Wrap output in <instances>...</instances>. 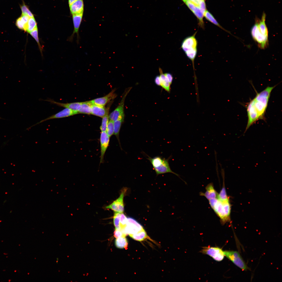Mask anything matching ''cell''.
<instances>
[{"instance_id": "6da1fadb", "label": "cell", "mask_w": 282, "mask_h": 282, "mask_svg": "<svg viewBox=\"0 0 282 282\" xmlns=\"http://www.w3.org/2000/svg\"><path fill=\"white\" fill-rule=\"evenodd\" d=\"M275 85L268 86L260 92L257 93L246 106L248 120L245 133L249 127L260 120H265V115L271 94Z\"/></svg>"}, {"instance_id": "7a4b0ae2", "label": "cell", "mask_w": 282, "mask_h": 282, "mask_svg": "<svg viewBox=\"0 0 282 282\" xmlns=\"http://www.w3.org/2000/svg\"><path fill=\"white\" fill-rule=\"evenodd\" d=\"M266 15L263 12L261 19L256 17L255 23L251 28V33L253 39L261 49L267 48L269 45L268 31L265 21Z\"/></svg>"}, {"instance_id": "3957f363", "label": "cell", "mask_w": 282, "mask_h": 282, "mask_svg": "<svg viewBox=\"0 0 282 282\" xmlns=\"http://www.w3.org/2000/svg\"><path fill=\"white\" fill-rule=\"evenodd\" d=\"M209 201L211 208L220 218L221 224H224L230 221L231 205L229 199L221 201L215 198Z\"/></svg>"}, {"instance_id": "277c9868", "label": "cell", "mask_w": 282, "mask_h": 282, "mask_svg": "<svg viewBox=\"0 0 282 282\" xmlns=\"http://www.w3.org/2000/svg\"><path fill=\"white\" fill-rule=\"evenodd\" d=\"M197 32L185 38L183 41L181 48L187 57L192 62L194 69V60L197 53V41L195 37Z\"/></svg>"}, {"instance_id": "5b68a950", "label": "cell", "mask_w": 282, "mask_h": 282, "mask_svg": "<svg viewBox=\"0 0 282 282\" xmlns=\"http://www.w3.org/2000/svg\"><path fill=\"white\" fill-rule=\"evenodd\" d=\"M225 256L235 265L243 271H246L249 268L243 260L239 253L237 251H224Z\"/></svg>"}, {"instance_id": "8992f818", "label": "cell", "mask_w": 282, "mask_h": 282, "mask_svg": "<svg viewBox=\"0 0 282 282\" xmlns=\"http://www.w3.org/2000/svg\"><path fill=\"white\" fill-rule=\"evenodd\" d=\"M202 254L208 255L217 261H222L224 258V251L217 247H204L200 251Z\"/></svg>"}, {"instance_id": "52a82bcc", "label": "cell", "mask_w": 282, "mask_h": 282, "mask_svg": "<svg viewBox=\"0 0 282 282\" xmlns=\"http://www.w3.org/2000/svg\"><path fill=\"white\" fill-rule=\"evenodd\" d=\"M127 189L124 188L119 197L111 204L105 207L106 209H110L115 212L121 213L124 211V198Z\"/></svg>"}, {"instance_id": "ba28073f", "label": "cell", "mask_w": 282, "mask_h": 282, "mask_svg": "<svg viewBox=\"0 0 282 282\" xmlns=\"http://www.w3.org/2000/svg\"><path fill=\"white\" fill-rule=\"evenodd\" d=\"M131 89V87H129L126 90L119 104L109 115L110 120L114 121L118 119L121 116L124 115V108L125 100Z\"/></svg>"}, {"instance_id": "9c48e42d", "label": "cell", "mask_w": 282, "mask_h": 282, "mask_svg": "<svg viewBox=\"0 0 282 282\" xmlns=\"http://www.w3.org/2000/svg\"><path fill=\"white\" fill-rule=\"evenodd\" d=\"M142 226L136 220L131 217L127 218V222L124 230L129 235L136 234L142 230Z\"/></svg>"}, {"instance_id": "30bf717a", "label": "cell", "mask_w": 282, "mask_h": 282, "mask_svg": "<svg viewBox=\"0 0 282 282\" xmlns=\"http://www.w3.org/2000/svg\"><path fill=\"white\" fill-rule=\"evenodd\" d=\"M185 3L196 17L198 20L199 26L200 27L204 29V25L203 20L204 12L199 7L195 5L188 0H186Z\"/></svg>"}, {"instance_id": "8fae6325", "label": "cell", "mask_w": 282, "mask_h": 282, "mask_svg": "<svg viewBox=\"0 0 282 282\" xmlns=\"http://www.w3.org/2000/svg\"><path fill=\"white\" fill-rule=\"evenodd\" d=\"M79 114L78 112L68 108H65L57 113L52 115L33 125L30 127L38 124L49 120L63 118L73 116Z\"/></svg>"}, {"instance_id": "7c38bea8", "label": "cell", "mask_w": 282, "mask_h": 282, "mask_svg": "<svg viewBox=\"0 0 282 282\" xmlns=\"http://www.w3.org/2000/svg\"><path fill=\"white\" fill-rule=\"evenodd\" d=\"M171 157L170 156L167 159L165 158L163 161L160 165L157 167L153 168L157 175L160 174L170 173L179 177V175L172 171L170 168L169 160Z\"/></svg>"}, {"instance_id": "4fadbf2b", "label": "cell", "mask_w": 282, "mask_h": 282, "mask_svg": "<svg viewBox=\"0 0 282 282\" xmlns=\"http://www.w3.org/2000/svg\"><path fill=\"white\" fill-rule=\"evenodd\" d=\"M109 137L106 132H101L100 137L101 145L100 163L103 162L104 156L109 144Z\"/></svg>"}, {"instance_id": "5bb4252c", "label": "cell", "mask_w": 282, "mask_h": 282, "mask_svg": "<svg viewBox=\"0 0 282 282\" xmlns=\"http://www.w3.org/2000/svg\"><path fill=\"white\" fill-rule=\"evenodd\" d=\"M115 91V90H113L106 96L94 99L90 101L92 104L104 106L111 100L115 97L116 96L114 93Z\"/></svg>"}, {"instance_id": "9a60e30c", "label": "cell", "mask_w": 282, "mask_h": 282, "mask_svg": "<svg viewBox=\"0 0 282 282\" xmlns=\"http://www.w3.org/2000/svg\"><path fill=\"white\" fill-rule=\"evenodd\" d=\"M83 13L78 14L72 15V19L74 26V30L71 38H73L74 34H76L77 36V42L79 39V30L82 21Z\"/></svg>"}, {"instance_id": "2e32d148", "label": "cell", "mask_w": 282, "mask_h": 282, "mask_svg": "<svg viewBox=\"0 0 282 282\" xmlns=\"http://www.w3.org/2000/svg\"><path fill=\"white\" fill-rule=\"evenodd\" d=\"M44 101L49 102L52 104H56L59 106L65 108L70 109L76 111L78 112L82 103V102H75L66 103H62L56 102L50 99H48Z\"/></svg>"}, {"instance_id": "e0dca14e", "label": "cell", "mask_w": 282, "mask_h": 282, "mask_svg": "<svg viewBox=\"0 0 282 282\" xmlns=\"http://www.w3.org/2000/svg\"><path fill=\"white\" fill-rule=\"evenodd\" d=\"M71 13L73 15L80 14L84 13L83 0H77L69 5Z\"/></svg>"}, {"instance_id": "ac0fdd59", "label": "cell", "mask_w": 282, "mask_h": 282, "mask_svg": "<svg viewBox=\"0 0 282 282\" xmlns=\"http://www.w3.org/2000/svg\"><path fill=\"white\" fill-rule=\"evenodd\" d=\"M205 189V192H201V195L204 196L208 200L217 198L218 193L214 189L213 184L210 183L208 184L206 187Z\"/></svg>"}, {"instance_id": "d6986e66", "label": "cell", "mask_w": 282, "mask_h": 282, "mask_svg": "<svg viewBox=\"0 0 282 282\" xmlns=\"http://www.w3.org/2000/svg\"><path fill=\"white\" fill-rule=\"evenodd\" d=\"M107 110L104 106L92 103L91 114L102 118L105 114Z\"/></svg>"}, {"instance_id": "ffe728a7", "label": "cell", "mask_w": 282, "mask_h": 282, "mask_svg": "<svg viewBox=\"0 0 282 282\" xmlns=\"http://www.w3.org/2000/svg\"><path fill=\"white\" fill-rule=\"evenodd\" d=\"M159 76L161 86L168 92H170L171 90L170 84L164 74H163L162 69L159 68Z\"/></svg>"}, {"instance_id": "44dd1931", "label": "cell", "mask_w": 282, "mask_h": 282, "mask_svg": "<svg viewBox=\"0 0 282 282\" xmlns=\"http://www.w3.org/2000/svg\"><path fill=\"white\" fill-rule=\"evenodd\" d=\"M204 17L205 19L214 25L220 28L221 29L224 30L226 32L229 33L230 34L232 35L229 31L226 30L218 22V21L214 18L212 14L211 13L207 10H206L205 11L204 15Z\"/></svg>"}, {"instance_id": "7402d4cb", "label": "cell", "mask_w": 282, "mask_h": 282, "mask_svg": "<svg viewBox=\"0 0 282 282\" xmlns=\"http://www.w3.org/2000/svg\"><path fill=\"white\" fill-rule=\"evenodd\" d=\"M91 105L92 103L90 101L82 102L78 111L79 113L91 114Z\"/></svg>"}, {"instance_id": "603a6c76", "label": "cell", "mask_w": 282, "mask_h": 282, "mask_svg": "<svg viewBox=\"0 0 282 282\" xmlns=\"http://www.w3.org/2000/svg\"><path fill=\"white\" fill-rule=\"evenodd\" d=\"M124 115L121 116L118 119L114 122V134L119 140V133L121 125L124 122Z\"/></svg>"}, {"instance_id": "cb8c5ba5", "label": "cell", "mask_w": 282, "mask_h": 282, "mask_svg": "<svg viewBox=\"0 0 282 282\" xmlns=\"http://www.w3.org/2000/svg\"><path fill=\"white\" fill-rule=\"evenodd\" d=\"M115 245L118 248H126L128 245L127 239L125 237L116 238L115 241Z\"/></svg>"}, {"instance_id": "d4e9b609", "label": "cell", "mask_w": 282, "mask_h": 282, "mask_svg": "<svg viewBox=\"0 0 282 282\" xmlns=\"http://www.w3.org/2000/svg\"><path fill=\"white\" fill-rule=\"evenodd\" d=\"M129 236L134 239L139 241L144 240L147 236L146 231L144 229L138 233Z\"/></svg>"}, {"instance_id": "484cf974", "label": "cell", "mask_w": 282, "mask_h": 282, "mask_svg": "<svg viewBox=\"0 0 282 282\" xmlns=\"http://www.w3.org/2000/svg\"><path fill=\"white\" fill-rule=\"evenodd\" d=\"M110 106L107 108V111L105 114L102 118V124L100 127V129L101 132H106L107 125L109 122V115H108Z\"/></svg>"}, {"instance_id": "4316f807", "label": "cell", "mask_w": 282, "mask_h": 282, "mask_svg": "<svg viewBox=\"0 0 282 282\" xmlns=\"http://www.w3.org/2000/svg\"><path fill=\"white\" fill-rule=\"evenodd\" d=\"M37 27V23L34 17H30L26 25V31L29 33Z\"/></svg>"}, {"instance_id": "83f0119b", "label": "cell", "mask_w": 282, "mask_h": 282, "mask_svg": "<svg viewBox=\"0 0 282 282\" xmlns=\"http://www.w3.org/2000/svg\"><path fill=\"white\" fill-rule=\"evenodd\" d=\"M195 5L199 7L204 13L206 10V4L204 0H188Z\"/></svg>"}, {"instance_id": "f1b7e54d", "label": "cell", "mask_w": 282, "mask_h": 282, "mask_svg": "<svg viewBox=\"0 0 282 282\" xmlns=\"http://www.w3.org/2000/svg\"><path fill=\"white\" fill-rule=\"evenodd\" d=\"M20 7L21 11L22 14L27 15L30 17H34L33 14L24 2L22 4L20 5Z\"/></svg>"}, {"instance_id": "f546056e", "label": "cell", "mask_w": 282, "mask_h": 282, "mask_svg": "<svg viewBox=\"0 0 282 282\" xmlns=\"http://www.w3.org/2000/svg\"><path fill=\"white\" fill-rule=\"evenodd\" d=\"M127 222V218L123 213H121L120 221V229L119 230L123 231L125 227Z\"/></svg>"}, {"instance_id": "4dcf8cb0", "label": "cell", "mask_w": 282, "mask_h": 282, "mask_svg": "<svg viewBox=\"0 0 282 282\" xmlns=\"http://www.w3.org/2000/svg\"><path fill=\"white\" fill-rule=\"evenodd\" d=\"M121 213L115 212L113 216V221L115 230L120 229V221Z\"/></svg>"}, {"instance_id": "1f68e13d", "label": "cell", "mask_w": 282, "mask_h": 282, "mask_svg": "<svg viewBox=\"0 0 282 282\" xmlns=\"http://www.w3.org/2000/svg\"><path fill=\"white\" fill-rule=\"evenodd\" d=\"M114 122L110 120L107 125L106 132L109 137L114 134Z\"/></svg>"}, {"instance_id": "d6a6232c", "label": "cell", "mask_w": 282, "mask_h": 282, "mask_svg": "<svg viewBox=\"0 0 282 282\" xmlns=\"http://www.w3.org/2000/svg\"><path fill=\"white\" fill-rule=\"evenodd\" d=\"M217 198L221 201L226 200L229 199V198L227 195L224 186H223L219 193L218 194Z\"/></svg>"}, {"instance_id": "836d02e7", "label": "cell", "mask_w": 282, "mask_h": 282, "mask_svg": "<svg viewBox=\"0 0 282 282\" xmlns=\"http://www.w3.org/2000/svg\"><path fill=\"white\" fill-rule=\"evenodd\" d=\"M29 33L36 40V42H37L38 44V46L39 47L40 51H42V48L40 44L39 41L38 36V31L37 27L33 31L30 32V33Z\"/></svg>"}, {"instance_id": "e575fe53", "label": "cell", "mask_w": 282, "mask_h": 282, "mask_svg": "<svg viewBox=\"0 0 282 282\" xmlns=\"http://www.w3.org/2000/svg\"><path fill=\"white\" fill-rule=\"evenodd\" d=\"M114 236L116 238L120 237H125L127 234L123 231L120 230H115Z\"/></svg>"}, {"instance_id": "d590c367", "label": "cell", "mask_w": 282, "mask_h": 282, "mask_svg": "<svg viewBox=\"0 0 282 282\" xmlns=\"http://www.w3.org/2000/svg\"><path fill=\"white\" fill-rule=\"evenodd\" d=\"M17 27L19 29L25 31L26 26L19 17L17 19L16 22Z\"/></svg>"}, {"instance_id": "8d00e7d4", "label": "cell", "mask_w": 282, "mask_h": 282, "mask_svg": "<svg viewBox=\"0 0 282 282\" xmlns=\"http://www.w3.org/2000/svg\"><path fill=\"white\" fill-rule=\"evenodd\" d=\"M164 74L167 78L169 83L171 85L172 83L173 79V77L171 73H166Z\"/></svg>"}, {"instance_id": "74e56055", "label": "cell", "mask_w": 282, "mask_h": 282, "mask_svg": "<svg viewBox=\"0 0 282 282\" xmlns=\"http://www.w3.org/2000/svg\"><path fill=\"white\" fill-rule=\"evenodd\" d=\"M155 83L157 85L161 86L160 80L159 76H157L155 79Z\"/></svg>"}, {"instance_id": "f35d334b", "label": "cell", "mask_w": 282, "mask_h": 282, "mask_svg": "<svg viewBox=\"0 0 282 282\" xmlns=\"http://www.w3.org/2000/svg\"><path fill=\"white\" fill-rule=\"evenodd\" d=\"M77 0H68V3L69 5Z\"/></svg>"}, {"instance_id": "ab89813d", "label": "cell", "mask_w": 282, "mask_h": 282, "mask_svg": "<svg viewBox=\"0 0 282 282\" xmlns=\"http://www.w3.org/2000/svg\"><path fill=\"white\" fill-rule=\"evenodd\" d=\"M182 0V1H183V2H184V3H185V2L186 1V0Z\"/></svg>"}, {"instance_id": "60d3db41", "label": "cell", "mask_w": 282, "mask_h": 282, "mask_svg": "<svg viewBox=\"0 0 282 282\" xmlns=\"http://www.w3.org/2000/svg\"><path fill=\"white\" fill-rule=\"evenodd\" d=\"M0 119H2V118L0 117Z\"/></svg>"}]
</instances>
